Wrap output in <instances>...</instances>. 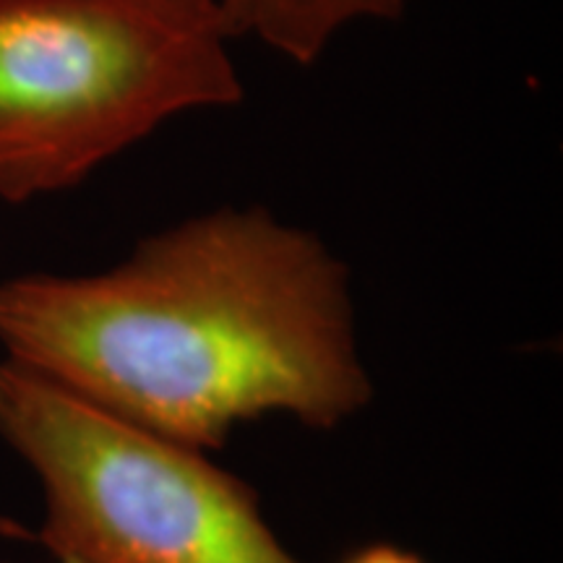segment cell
I'll use <instances>...</instances> for the list:
<instances>
[{"label": "cell", "mask_w": 563, "mask_h": 563, "mask_svg": "<svg viewBox=\"0 0 563 563\" xmlns=\"http://www.w3.org/2000/svg\"><path fill=\"white\" fill-rule=\"evenodd\" d=\"M0 439L37 475V538L58 563H300L243 477L11 357Z\"/></svg>", "instance_id": "3"}, {"label": "cell", "mask_w": 563, "mask_h": 563, "mask_svg": "<svg viewBox=\"0 0 563 563\" xmlns=\"http://www.w3.org/2000/svg\"><path fill=\"white\" fill-rule=\"evenodd\" d=\"M0 563H5V561H0Z\"/></svg>", "instance_id": "6"}, {"label": "cell", "mask_w": 563, "mask_h": 563, "mask_svg": "<svg viewBox=\"0 0 563 563\" xmlns=\"http://www.w3.org/2000/svg\"><path fill=\"white\" fill-rule=\"evenodd\" d=\"M232 40L253 37L282 58L311 66L357 21H394L410 0H217Z\"/></svg>", "instance_id": "4"}, {"label": "cell", "mask_w": 563, "mask_h": 563, "mask_svg": "<svg viewBox=\"0 0 563 563\" xmlns=\"http://www.w3.org/2000/svg\"><path fill=\"white\" fill-rule=\"evenodd\" d=\"M5 357L191 449L285 412L334 428L371 399L350 272L266 207H220L91 274L0 282Z\"/></svg>", "instance_id": "1"}, {"label": "cell", "mask_w": 563, "mask_h": 563, "mask_svg": "<svg viewBox=\"0 0 563 563\" xmlns=\"http://www.w3.org/2000/svg\"><path fill=\"white\" fill-rule=\"evenodd\" d=\"M340 563H426V561H422L420 555L402 551V548L397 545L378 543V545L357 548L355 553H350L347 559H342Z\"/></svg>", "instance_id": "5"}, {"label": "cell", "mask_w": 563, "mask_h": 563, "mask_svg": "<svg viewBox=\"0 0 563 563\" xmlns=\"http://www.w3.org/2000/svg\"><path fill=\"white\" fill-rule=\"evenodd\" d=\"M217 0H0V201L76 188L196 110L243 102Z\"/></svg>", "instance_id": "2"}]
</instances>
